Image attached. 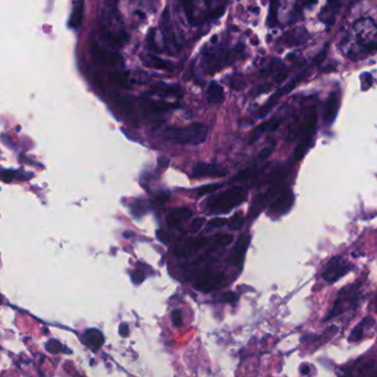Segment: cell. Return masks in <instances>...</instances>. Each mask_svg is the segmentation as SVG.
Returning <instances> with one entry per match:
<instances>
[{
  "instance_id": "1",
  "label": "cell",
  "mask_w": 377,
  "mask_h": 377,
  "mask_svg": "<svg viewBox=\"0 0 377 377\" xmlns=\"http://www.w3.org/2000/svg\"><path fill=\"white\" fill-rule=\"evenodd\" d=\"M340 48L353 61L375 54L377 52V23L370 18L357 20L344 35Z\"/></svg>"
},
{
  "instance_id": "2",
  "label": "cell",
  "mask_w": 377,
  "mask_h": 377,
  "mask_svg": "<svg viewBox=\"0 0 377 377\" xmlns=\"http://www.w3.org/2000/svg\"><path fill=\"white\" fill-rule=\"evenodd\" d=\"M208 127L204 123L193 122L185 127H171L163 132V138L172 144L198 146L208 138Z\"/></svg>"
},
{
  "instance_id": "3",
  "label": "cell",
  "mask_w": 377,
  "mask_h": 377,
  "mask_svg": "<svg viewBox=\"0 0 377 377\" xmlns=\"http://www.w3.org/2000/svg\"><path fill=\"white\" fill-rule=\"evenodd\" d=\"M246 199V191L243 186L235 185L227 188L226 191L211 197L206 202V208L213 213H224L231 211Z\"/></svg>"
},
{
  "instance_id": "4",
  "label": "cell",
  "mask_w": 377,
  "mask_h": 377,
  "mask_svg": "<svg viewBox=\"0 0 377 377\" xmlns=\"http://www.w3.org/2000/svg\"><path fill=\"white\" fill-rule=\"evenodd\" d=\"M360 299V287L357 285H350L340 291L339 296L335 300L332 310L326 318V320H331L333 318L343 313L346 310L354 307Z\"/></svg>"
},
{
  "instance_id": "5",
  "label": "cell",
  "mask_w": 377,
  "mask_h": 377,
  "mask_svg": "<svg viewBox=\"0 0 377 377\" xmlns=\"http://www.w3.org/2000/svg\"><path fill=\"white\" fill-rule=\"evenodd\" d=\"M351 270V265L347 263L344 258L337 256L330 261L323 272V279L328 282H335L340 278H342Z\"/></svg>"
},
{
  "instance_id": "6",
  "label": "cell",
  "mask_w": 377,
  "mask_h": 377,
  "mask_svg": "<svg viewBox=\"0 0 377 377\" xmlns=\"http://www.w3.org/2000/svg\"><path fill=\"white\" fill-rule=\"evenodd\" d=\"M91 53L94 60H96L97 62L106 67L115 68L120 66L122 63V58L119 54L102 48V46L98 45L95 41H92L91 42Z\"/></svg>"
},
{
  "instance_id": "7",
  "label": "cell",
  "mask_w": 377,
  "mask_h": 377,
  "mask_svg": "<svg viewBox=\"0 0 377 377\" xmlns=\"http://www.w3.org/2000/svg\"><path fill=\"white\" fill-rule=\"evenodd\" d=\"M225 284V276L220 273L203 274L198 278L194 288L202 292H211L220 289Z\"/></svg>"
},
{
  "instance_id": "8",
  "label": "cell",
  "mask_w": 377,
  "mask_h": 377,
  "mask_svg": "<svg viewBox=\"0 0 377 377\" xmlns=\"http://www.w3.org/2000/svg\"><path fill=\"white\" fill-rule=\"evenodd\" d=\"M293 204V194L288 188H280L279 192L273 198L270 204V212L276 215H282L291 209Z\"/></svg>"
},
{
  "instance_id": "9",
  "label": "cell",
  "mask_w": 377,
  "mask_h": 377,
  "mask_svg": "<svg viewBox=\"0 0 377 377\" xmlns=\"http://www.w3.org/2000/svg\"><path fill=\"white\" fill-rule=\"evenodd\" d=\"M209 243V239L205 237H199V238H190L181 241L178 245L174 247V255L179 258H184L188 257L193 254H196L197 252L202 249L203 247Z\"/></svg>"
},
{
  "instance_id": "10",
  "label": "cell",
  "mask_w": 377,
  "mask_h": 377,
  "mask_svg": "<svg viewBox=\"0 0 377 377\" xmlns=\"http://www.w3.org/2000/svg\"><path fill=\"white\" fill-rule=\"evenodd\" d=\"M305 74H307V72H303V73H301L300 75H298L297 78L294 79L293 81H291L289 84H287L286 86L282 87L281 90H279L278 92H277V93L275 94V95H273L272 97H270V98H269V101H268L266 104H265L261 109H259V114H258V115L261 116V117H265V116H266V115L269 113V111L273 109L274 106H275L277 103H278L279 98H280L281 96L286 95V94H288L289 92H291V91L293 90V88L298 85V83H300V82H301V81L304 79Z\"/></svg>"
},
{
  "instance_id": "11",
  "label": "cell",
  "mask_w": 377,
  "mask_h": 377,
  "mask_svg": "<svg viewBox=\"0 0 377 377\" xmlns=\"http://www.w3.org/2000/svg\"><path fill=\"white\" fill-rule=\"evenodd\" d=\"M193 174L197 178H223L227 174V170L219 164L198 163L193 168Z\"/></svg>"
},
{
  "instance_id": "12",
  "label": "cell",
  "mask_w": 377,
  "mask_h": 377,
  "mask_svg": "<svg viewBox=\"0 0 377 377\" xmlns=\"http://www.w3.org/2000/svg\"><path fill=\"white\" fill-rule=\"evenodd\" d=\"M342 5L343 0H328L320 14V19L327 26L331 27L335 21V18L339 15L341 8H342Z\"/></svg>"
},
{
  "instance_id": "13",
  "label": "cell",
  "mask_w": 377,
  "mask_h": 377,
  "mask_svg": "<svg viewBox=\"0 0 377 377\" xmlns=\"http://www.w3.org/2000/svg\"><path fill=\"white\" fill-rule=\"evenodd\" d=\"M249 243H250V237L248 236V235H241V236L238 238L231 254V262L233 265L239 266V265L243 264Z\"/></svg>"
},
{
  "instance_id": "14",
  "label": "cell",
  "mask_w": 377,
  "mask_h": 377,
  "mask_svg": "<svg viewBox=\"0 0 377 377\" xmlns=\"http://www.w3.org/2000/svg\"><path fill=\"white\" fill-rule=\"evenodd\" d=\"M340 108V93L333 91L327 99L325 107V120L328 125H331L338 115Z\"/></svg>"
},
{
  "instance_id": "15",
  "label": "cell",
  "mask_w": 377,
  "mask_h": 377,
  "mask_svg": "<svg viewBox=\"0 0 377 377\" xmlns=\"http://www.w3.org/2000/svg\"><path fill=\"white\" fill-rule=\"evenodd\" d=\"M192 216V211L188 208H178L172 210L166 217L169 227H179L188 221Z\"/></svg>"
},
{
  "instance_id": "16",
  "label": "cell",
  "mask_w": 377,
  "mask_h": 377,
  "mask_svg": "<svg viewBox=\"0 0 377 377\" xmlns=\"http://www.w3.org/2000/svg\"><path fill=\"white\" fill-rule=\"evenodd\" d=\"M280 123H281L280 118H273V119L261 123V125L257 126L254 131L250 133L249 143H254V141H256L265 133L276 131V129L280 126Z\"/></svg>"
},
{
  "instance_id": "17",
  "label": "cell",
  "mask_w": 377,
  "mask_h": 377,
  "mask_svg": "<svg viewBox=\"0 0 377 377\" xmlns=\"http://www.w3.org/2000/svg\"><path fill=\"white\" fill-rule=\"evenodd\" d=\"M85 344L93 350H98L104 343V337L102 332H99L96 329H90L84 333Z\"/></svg>"
},
{
  "instance_id": "18",
  "label": "cell",
  "mask_w": 377,
  "mask_h": 377,
  "mask_svg": "<svg viewBox=\"0 0 377 377\" xmlns=\"http://www.w3.org/2000/svg\"><path fill=\"white\" fill-rule=\"evenodd\" d=\"M161 30L164 41L168 45H175V40H174V35L172 32V28H171V22H170V16H169V10L166 9L164 13L162 14L161 18Z\"/></svg>"
},
{
  "instance_id": "19",
  "label": "cell",
  "mask_w": 377,
  "mask_h": 377,
  "mask_svg": "<svg viewBox=\"0 0 377 377\" xmlns=\"http://www.w3.org/2000/svg\"><path fill=\"white\" fill-rule=\"evenodd\" d=\"M101 31H102L103 37L115 45L121 46V45L125 44L127 42V40H128V35H127L126 32L121 31V32H118V33H115L111 30H109V29L104 25H102V27H101Z\"/></svg>"
},
{
  "instance_id": "20",
  "label": "cell",
  "mask_w": 377,
  "mask_h": 377,
  "mask_svg": "<svg viewBox=\"0 0 377 377\" xmlns=\"http://www.w3.org/2000/svg\"><path fill=\"white\" fill-rule=\"evenodd\" d=\"M83 16H84V0H76L74 5V8L71 15L69 26L73 29H78L82 21H83Z\"/></svg>"
},
{
  "instance_id": "21",
  "label": "cell",
  "mask_w": 377,
  "mask_h": 377,
  "mask_svg": "<svg viewBox=\"0 0 377 377\" xmlns=\"http://www.w3.org/2000/svg\"><path fill=\"white\" fill-rule=\"evenodd\" d=\"M374 323V320L370 319V318H364V319L358 323V325L352 330V332L350 334L349 337V341L350 342H357V341H360L361 339H363L364 334H365V330H366L368 328V326L373 325Z\"/></svg>"
},
{
  "instance_id": "22",
  "label": "cell",
  "mask_w": 377,
  "mask_h": 377,
  "mask_svg": "<svg viewBox=\"0 0 377 377\" xmlns=\"http://www.w3.org/2000/svg\"><path fill=\"white\" fill-rule=\"evenodd\" d=\"M152 93L158 94L161 96H174L179 97L182 95L181 88L176 85H168V84H157L152 86Z\"/></svg>"
},
{
  "instance_id": "23",
  "label": "cell",
  "mask_w": 377,
  "mask_h": 377,
  "mask_svg": "<svg viewBox=\"0 0 377 377\" xmlns=\"http://www.w3.org/2000/svg\"><path fill=\"white\" fill-rule=\"evenodd\" d=\"M179 105L178 104H173V103H169V102H160V101H149L146 103V108L152 111L155 114H160V113H166V111L173 109V108H178Z\"/></svg>"
},
{
  "instance_id": "24",
  "label": "cell",
  "mask_w": 377,
  "mask_h": 377,
  "mask_svg": "<svg viewBox=\"0 0 377 377\" xmlns=\"http://www.w3.org/2000/svg\"><path fill=\"white\" fill-rule=\"evenodd\" d=\"M208 98L212 104H222L224 101L223 87L216 82H211L208 87Z\"/></svg>"
},
{
  "instance_id": "25",
  "label": "cell",
  "mask_w": 377,
  "mask_h": 377,
  "mask_svg": "<svg viewBox=\"0 0 377 377\" xmlns=\"http://www.w3.org/2000/svg\"><path fill=\"white\" fill-rule=\"evenodd\" d=\"M146 64L150 68L162 70V71H172L174 68L171 62L162 60V58L157 57V56H149V60L146 62Z\"/></svg>"
},
{
  "instance_id": "26",
  "label": "cell",
  "mask_w": 377,
  "mask_h": 377,
  "mask_svg": "<svg viewBox=\"0 0 377 377\" xmlns=\"http://www.w3.org/2000/svg\"><path fill=\"white\" fill-rule=\"evenodd\" d=\"M259 173V169L258 168H247L243 171H240L238 174H236L233 178V181L235 182H245L254 179Z\"/></svg>"
},
{
  "instance_id": "27",
  "label": "cell",
  "mask_w": 377,
  "mask_h": 377,
  "mask_svg": "<svg viewBox=\"0 0 377 377\" xmlns=\"http://www.w3.org/2000/svg\"><path fill=\"white\" fill-rule=\"evenodd\" d=\"M278 6H279V0H270L269 5V15H268V20L267 23L269 27H275L276 23L278 22Z\"/></svg>"
},
{
  "instance_id": "28",
  "label": "cell",
  "mask_w": 377,
  "mask_h": 377,
  "mask_svg": "<svg viewBox=\"0 0 377 377\" xmlns=\"http://www.w3.org/2000/svg\"><path fill=\"white\" fill-rule=\"evenodd\" d=\"M311 145V139L310 138H305V139H300L299 145L297 146L296 150H294V158L296 160H301L303 156L305 155V152L309 149V147Z\"/></svg>"
},
{
  "instance_id": "29",
  "label": "cell",
  "mask_w": 377,
  "mask_h": 377,
  "mask_svg": "<svg viewBox=\"0 0 377 377\" xmlns=\"http://www.w3.org/2000/svg\"><path fill=\"white\" fill-rule=\"evenodd\" d=\"M233 239H234L233 235L222 234V235H217V236H215L213 238V241H212V244H213L214 247H226L229 244H232Z\"/></svg>"
},
{
  "instance_id": "30",
  "label": "cell",
  "mask_w": 377,
  "mask_h": 377,
  "mask_svg": "<svg viewBox=\"0 0 377 377\" xmlns=\"http://www.w3.org/2000/svg\"><path fill=\"white\" fill-rule=\"evenodd\" d=\"M115 102L117 104V106L125 113L126 115H132L133 110H134V106L132 104V102L129 101L128 98L126 97H121V96H118L115 98Z\"/></svg>"
},
{
  "instance_id": "31",
  "label": "cell",
  "mask_w": 377,
  "mask_h": 377,
  "mask_svg": "<svg viewBox=\"0 0 377 377\" xmlns=\"http://www.w3.org/2000/svg\"><path fill=\"white\" fill-rule=\"evenodd\" d=\"M243 223H244L243 215H241L240 213H237V214H235L231 219V221L228 222V227L229 229H232V231H238V229H240V227L243 226Z\"/></svg>"
},
{
  "instance_id": "32",
  "label": "cell",
  "mask_w": 377,
  "mask_h": 377,
  "mask_svg": "<svg viewBox=\"0 0 377 377\" xmlns=\"http://www.w3.org/2000/svg\"><path fill=\"white\" fill-rule=\"evenodd\" d=\"M221 187H222L221 183H213V184H208V185L201 186L200 188H198V196L199 197L206 196V194L215 192L216 190H219V188H221Z\"/></svg>"
},
{
  "instance_id": "33",
  "label": "cell",
  "mask_w": 377,
  "mask_h": 377,
  "mask_svg": "<svg viewBox=\"0 0 377 377\" xmlns=\"http://www.w3.org/2000/svg\"><path fill=\"white\" fill-rule=\"evenodd\" d=\"M226 224H227L226 219H223V217H215V219L211 220L208 223V225H206V229H208V231H212V229L221 228L224 225H226Z\"/></svg>"
},
{
  "instance_id": "34",
  "label": "cell",
  "mask_w": 377,
  "mask_h": 377,
  "mask_svg": "<svg viewBox=\"0 0 377 377\" xmlns=\"http://www.w3.org/2000/svg\"><path fill=\"white\" fill-rule=\"evenodd\" d=\"M171 321H172V325L175 328H180V327L183 326V316H182L181 310L176 309V310L172 311Z\"/></svg>"
},
{
  "instance_id": "35",
  "label": "cell",
  "mask_w": 377,
  "mask_h": 377,
  "mask_svg": "<svg viewBox=\"0 0 377 377\" xmlns=\"http://www.w3.org/2000/svg\"><path fill=\"white\" fill-rule=\"evenodd\" d=\"M109 79H110V81L113 82V83H115L116 85L121 86V87H125V88H128V87H129V86H128V83H127V81H126V79L123 78L122 75L118 74V73H111V74L109 75Z\"/></svg>"
},
{
  "instance_id": "36",
  "label": "cell",
  "mask_w": 377,
  "mask_h": 377,
  "mask_svg": "<svg viewBox=\"0 0 377 377\" xmlns=\"http://www.w3.org/2000/svg\"><path fill=\"white\" fill-rule=\"evenodd\" d=\"M205 224V219L204 217H197V219H194L191 223V232L192 233H197L199 232L200 229H201L203 227V225Z\"/></svg>"
},
{
  "instance_id": "37",
  "label": "cell",
  "mask_w": 377,
  "mask_h": 377,
  "mask_svg": "<svg viewBox=\"0 0 377 377\" xmlns=\"http://www.w3.org/2000/svg\"><path fill=\"white\" fill-rule=\"evenodd\" d=\"M62 349L61 343L58 342L56 340H51L46 344V350H48L50 353H58Z\"/></svg>"
},
{
  "instance_id": "38",
  "label": "cell",
  "mask_w": 377,
  "mask_h": 377,
  "mask_svg": "<svg viewBox=\"0 0 377 377\" xmlns=\"http://www.w3.org/2000/svg\"><path fill=\"white\" fill-rule=\"evenodd\" d=\"M106 5H107V7L111 10V13L113 14H117L118 13V3H117V0H105Z\"/></svg>"
},
{
  "instance_id": "39",
  "label": "cell",
  "mask_w": 377,
  "mask_h": 377,
  "mask_svg": "<svg viewBox=\"0 0 377 377\" xmlns=\"http://www.w3.org/2000/svg\"><path fill=\"white\" fill-rule=\"evenodd\" d=\"M361 80H362V82H363V85H364L365 83H366V85L364 86L363 90H366V88L370 87V85H372V81H373V79H372V75H370V74L365 73V74L362 76V79H361Z\"/></svg>"
},
{
  "instance_id": "40",
  "label": "cell",
  "mask_w": 377,
  "mask_h": 377,
  "mask_svg": "<svg viewBox=\"0 0 377 377\" xmlns=\"http://www.w3.org/2000/svg\"><path fill=\"white\" fill-rule=\"evenodd\" d=\"M274 150V147H266V148H264L261 152H259V159H266L270 156V154H272Z\"/></svg>"
},
{
  "instance_id": "41",
  "label": "cell",
  "mask_w": 377,
  "mask_h": 377,
  "mask_svg": "<svg viewBox=\"0 0 377 377\" xmlns=\"http://www.w3.org/2000/svg\"><path fill=\"white\" fill-rule=\"evenodd\" d=\"M223 299H224V300H225V301H228V302H233V301H235V300H236V299H237V297H236V296H235V293H233V292H227L226 294H224Z\"/></svg>"
},
{
  "instance_id": "42",
  "label": "cell",
  "mask_w": 377,
  "mask_h": 377,
  "mask_svg": "<svg viewBox=\"0 0 377 377\" xmlns=\"http://www.w3.org/2000/svg\"><path fill=\"white\" fill-rule=\"evenodd\" d=\"M133 279H134L135 282H136V284H140V282L145 279V275L141 274L140 272H136V273H135V275H134V278Z\"/></svg>"
},
{
  "instance_id": "43",
  "label": "cell",
  "mask_w": 377,
  "mask_h": 377,
  "mask_svg": "<svg viewBox=\"0 0 377 377\" xmlns=\"http://www.w3.org/2000/svg\"><path fill=\"white\" fill-rule=\"evenodd\" d=\"M119 331L122 337H126V335H128V326L125 325V323H122V325L120 326Z\"/></svg>"
},
{
  "instance_id": "44",
  "label": "cell",
  "mask_w": 377,
  "mask_h": 377,
  "mask_svg": "<svg viewBox=\"0 0 377 377\" xmlns=\"http://www.w3.org/2000/svg\"><path fill=\"white\" fill-rule=\"evenodd\" d=\"M214 2H215V0H204L206 7H211L212 4H213Z\"/></svg>"
},
{
  "instance_id": "45",
  "label": "cell",
  "mask_w": 377,
  "mask_h": 377,
  "mask_svg": "<svg viewBox=\"0 0 377 377\" xmlns=\"http://www.w3.org/2000/svg\"><path fill=\"white\" fill-rule=\"evenodd\" d=\"M374 377H377V374H375V375H374Z\"/></svg>"
},
{
  "instance_id": "46",
  "label": "cell",
  "mask_w": 377,
  "mask_h": 377,
  "mask_svg": "<svg viewBox=\"0 0 377 377\" xmlns=\"http://www.w3.org/2000/svg\"><path fill=\"white\" fill-rule=\"evenodd\" d=\"M0 301H2V299H0Z\"/></svg>"
}]
</instances>
